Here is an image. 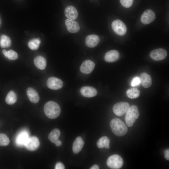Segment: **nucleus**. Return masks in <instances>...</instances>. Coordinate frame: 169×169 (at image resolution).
Here are the masks:
<instances>
[{
    "label": "nucleus",
    "mask_w": 169,
    "mask_h": 169,
    "mask_svg": "<svg viewBox=\"0 0 169 169\" xmlns=\"http://www.w3.org/2000/svg\"><path fill=\"white\" fill-rule=\"evenodd\" d=\"M99 166L97 165H94L90 168V169H99Z\"/></svg>",
    "instance_id": "f704fd0d"
},
{
    "label": "nucleus",
    "mask_w": 169,
    "mask_h": 169,
    "mask_svg": "<svg viewBox=\"0 0 169 169\" xmlns=\"http://www.w3.org/2000/svg\"><path fill=\"white\" fill-rule=\"evenodd\" d=\"M111 27L113 31L119 35L123 36L126 33V27L125 24L120 20L116 19L113 21Z\"/></svg>",
    "instance_id": "39448f33"
},
{
    "label": "nucleus",
    "mask_w": 169,
    "mask_h": 169,
    "mask_svg": "<svg viewBox=\"0 0 169 169\" xmlns=\"http://www.w3.org/2000/svg\"><path fill=\"white\" fill-rule=\"evenodd\" d=\"M120 57L119 52L116 50H112L107 52L105 54V61L108 62H113L117 61Z\"/></svg>",
    "instance_id": "dca6fc26"
},
{
    "label": "nucleus",
    "mask_w": 169,
    "mask_h": 169,
    "mask_svg": "<svg viewBox=\"0 0 169 169\" xmlns=\"http://www.w3.org/2000/svg\"><path fill=\"white\" fill-rule=\"evenodd\" d=\"M39 144V141L38 138L34 136L28 138L24 146L27 150L33 151L38 149Z\"/></svg>",
    "instance_id": "6e6552de"
},
{
    "label": "nucleus",
    "mask_w": 169,
    "mask_h": 169,
    "mask_svg": "<svg viewBox=\"0 0 169 169\" xmlns=\"http://www.w3.org/2000/svg\"><path fill=\"white\" fill-rule=\"evenodd\" d=\"M60 134L59 130L57 128L55 129L50 133L48 136V138L51 142L55 143L59 140V138Z\"/></svg>",
    "instance_id": "b1692460"
},
{
    "label": "nucleus",
    "mask_w": 169,
    "mask_h": 169,
    "mask_svg": "<svg viewBox=\"0 0 169 169\" xmlns=\"http://www.w3.org/2000/svg\"><path fill=\"white\" fill-rule=\"evenodd\" d=\"M11 44V41L8 36L3 34L1 38L0 45L3 48H6L10 47Z\"/></svg>",
    "instance_id": "a878e982"
},
{
    "label": "nucleus",
    "mask_w": 169,
    "mask_h": 169,
    "mask_svg": "<svg viewBox=\"0 0 169 169\" xmlns=\"http://www.w3.org/2000/svg\"><path fill=\"white\" fill-rule=\"evenodd\" d=\"M93 62L90 60H87L83 62L80 68V71L84 74H89L93 70L95 67Z\"/></svg>",
    "instance_id": "9b49d317"
},
{
    "label": "nucleus",
    "mask_w": 169,
    "mask_h": 169,
    "mask_svg": "<svg viewBox=\"0 0 169 169\" xmlns=\"http://www.w3.org/2000/svg\"><path fill=\"white\" fill-rule=\"evenodd\" d=\"M156 15L152 10L148 9L145 11L142 14L141 20L144 24H148L152 22L155 19Z\"/></svg>",
    "instance_id": "1a4fd4ad"
},
{
    "label": "nucleus",
    "mask_w": 169,
    "mask_h": 169,
    "mask_svg": "<svg viewBox=\"0 0 169 169\" xmlns=\"http://www.w3.org/2000/svg\"><path fill=\"white\" fill-rule=\"evenodd\" d=\"M64 14L67 18L71 20L76 19L78 15L76 9L72 6H69L66 8L64 10Z\"/></svg>",
    "instance_id": "f3484780"
},
{
    "label": "nucleus",
    "mask_w": 169,
    "mask_h": 169,
    "mask_svg": "<svg viewBox=\"0 0 169 169\" xmlns=\"http://www.w3.org/2000/svg\"><path fill=\"white\" fill-rule=\"evenodd\" d=\"M6 57L10 60H14L18 59V55L15 51L12 50H10L7 51Z\"/></svg>",
    "instance_id": "c85d7f7f"
},
{
    "label": "nucleus",
    "mask_w": 169,
    "mask_h": 169,
    "mask_svg": "<svg viewBox=\"0 0 169 169\" xmlns=\"http://www.w3.org/2000/svg\"><path fill=\"white\" fill-rule=\"evenodd\" d=\"M110 140L106 136H103L100 138L97 142V147L100 148L104 147L107 149L110 148Z\"/></svg>",
    "instance_id": "4be33fe9"
},
{
    "label": "nucleus",
    "mask_w": 169,
    "mask_h": 169,
    "mask_svg": "<svg viewBox=\"0 0 169 169\" xmlns=\"http://www.w3.org/2000/svg\"><path fill=\"white\" fill-rule=\"evenodd\" d=\"M55 144L56 146H59L62 145V142L59 140L58 141H56Z\"/></svg>",
    "instance_id": "72a5a7b5"
},
{
    "label": "nucleus",
    "mask_w": 169,
    "mask_h": 169,
    "mask_svg": "<svg viewBox=\"0 0 169 169\" xmlns=\"http://www.w3.org/2000/svg\"><path fill=\"white\" fill-rule=\"evenodd\" d=\"M44 111L46 116L49 118L54 119L59 115L61 109L59 105L56 102L50 101L44 105Z\"/></svg>",
    "instance_id": "f257e3e1"
},
{
    "label": "nucleus",
    "mask_w": 169,
    "mask_h": 169,
    "mask_svg": "<svg viewBox=\"0 0 169 169\" xmlns=\"http://www.w3.org/2000/svg\"><path fill=\"white\" fill-rule=\"evenodd\" d=\"M34 63L36 67L40 70L44 69L47 65L46 59L44 57L40 55L34 58Z\"/></svg>",
    "instance_id": "412c9836"
},
{
    "label": "nucleus",
    "mask_w": 169,
    "mask_h": 169,
    "mask_svg": "<svg viewBox=\"0 0 169 169\" xmlns=\"http://www.w3.org/2000/svg\"><path fill=\"white\" fill-rule=\"evenodd\" d=\"M47 84L49 88L54 90L60 89L63 85V82L60 79L54 77L49 78Z\"/></svg>",
    "instance_id": "9d476101"
},
{
    "label": "nucleus",
    "mask_w": 169,
    "mask_h": 169,
    "mask_svg": "<svg viewBox=\"0 0 169 169\" xmlns=\"http://www.w3.org/2000/svg\"><path fill=\"white\" fill-rule=\"evenodd\" d=\"M150 58L155 61H161L165 59L167 55L166 51L162 48H159L151 51L150 53Z\"/></svg>",
    "instance_id": "0eeeda50"
},
{
    "label": "nucleus",
    "mask_w": 169,
    "mask_h": 169,
    "mask_svg": "<svg viewBox=\"0 0 169 169\" xmlns=\"http://www.w3.org/2000/svg\"><path fill=\"white\" fill-rule=\"evenodd\" d=\"M165 158L168 160H169V150L167 149L164 151Z\"/></svg>",
    "instance_id": "473e14b6"
},
{
    "label": "nucleus",
    "mask_w": 169,
    "mask_h": 169,
    "mask_svg": "<svg viewBox=\"0 0 169 169\" xmlns=\"http://www.w3.org/2000/svg\"><path fill=\"white\" fill-rule=\"evenodd\" d=\"M10 143V140L7 135L4 134L0 133V146H5Z\"/></svg>",
    "instance_id": "cd10ccee"
},
{
    "label": "nucleus",
    "mask_w": 169,
    "mask_h": 169,
    "mask_svg": "<svg viewBox=\"0 0 169 169\" xmlns=\"http://www.w3.org/2000/svg\"><path fill=\"white\" fill-rule=\"evenodd\" d=\"M106 164L107 166L111 169H120L123 166V161L120 155L114 154L108 158Z\"/></svg>",
    "instance_id": "20e7f679"
},
{
    "label": "nucleus",
    "mask_w": 169,
    "mask_h": 169,
    "mask_svg": "<svg viewBox=\"0 0 169 169\" xmlns=\"http://www.w3.org/2000/svg\"><path fill=\"white\" fill-rule=\"evenodd\" d=\"M84 144V142L81 137H76L73 144L72 150L74 153L76 154L79 153L82 149Z\"/></svg>",
    "instance_id": "6ab92c4d"
},
{
    "label": "nucleus",
    "mask_w": 169,
    "mask_h": 169,
    "mask_svg": "<svg viewBox=\"0 0 169 169\" xmlns=\"http://www.w3.org/2000/svg\"><path fill=\"white\" fill-rule=\"evenodd\" d=\"M28 138V133L26 131L24 130L21 131L16 138V144L19 146H24Z\"/></svg>",
    "instance_id": "2eb2a0df"
},
{
    "label": "nucleus",
    "mask_w": 169,
    "mask_h": 169,
    "mask_svg": "<svg viewBox=\"0 0 169 169\" xmlns=\"http://www.w3.org/2000/svg\"><path fill=\"white\" fill-rule=\"evenodd\" d=\"M140 80L139 77L136 76L134 77L132 79L131 83V85L134 87L139 85L140 84Z\"/></svg>",
    "instance_id": "7c9ffc66"
},
{
    "label": "nucleus",
    "mask_w": 169,
    "mask_h": 169,
    "mask_svg": "<svg viewBox=\"0 0 169 169\" xmlns=\"http://www.w3.org/2000/svg\"><path fill=\"white\" fill-rule=\"evenodd\" d=\"M130 107L129 103L125 102H121L114 105L113 107V110L116 115L121 116L126 113Z\"/></svg>",
    "instance_id": "423d86ee"
},
{
    "label": "nucleus",
    "mask_w": 169,
    "mask_h": 169,
    "mask_svg": "<svg viewBox=\"0 0 169 169\" xmlns=\"http://www.w3.org/2000/svg\"><path fill=\"white\" fill-rule=\"evenodd\" d=\"M17 96L15 92L13 91H10L7 94L5 99L6 102L8 104L12 105L17 101Z\"/></svg>",
    "instance_id": "5701e85b"
},
{
    "label": "nucleus",
    "mask_w": 169,
    "mask_h": 169,
    "mask_svg": "<svg viewBox=\"0 0 169 169\" xmlns=\"http://www.w3.org/2000/svg\"><path fill=\"white\" fill-rule=\"evenodd\" d=\"M65 23L67 29L69 32L75 33L79 31L80 27L77 22L67 19L65 20Z\"/></svg>",
    "instance_id": "f8f14e48"
},
{
    "label": "nucleus",
    "mask_w": 169,
    "mask_h": 169,
    "mask_svg": "<svg viewBox=\"0 0 169 169\" xmlns=\"http://www.w3.org/2000/svg\"><path fill=\"white\" fill-rule=\"evenodd\" d=\"M100 40V38L98 35L90 34L86 37L85 44L89 47L94 48L97 45Z\"/></svg>",
    "instance_id": "a211bd4d"
},
{
    "label": "nucleus",
    "mask_w": 169,
    "mask_h": 169,
    "mask_svg": "<svg viewBox=\"0 0 169 169\" xmlns=\"http://www.w3.org/2000/svg\"><path fill=\"white\" fill-rule=\"evenodd\" d=\"M40 43L41 40L39 38H34L29 42L28 47L32 50H37L38 48Z\"/></svg>",
    "instance_id": "bb28decb"
},
{
    "label": "nucleus",
    "mask_w": 169,
    "mask_h": 169,
    "mask_svg": "<svg viewBox=\"0 0 169 169\" xmlns=\"http://www.w3.org/2000/svg\"><path fill=\"white\" fill-rule=\"evenodd\" d=\"M125 113V120L126 125L128 127H131L139 116L138 108L135 105H132Z\"/></svg>",
    "instance_id": "7ed1b4c3"
},
{
    "label": "nucleus",
    "mask_w": 169,
    "mask_h": 169,
    "mask_svg": "<svg viewBox=\"0 0 169 169\" xmlns=\"http://www.w3.org/2000/svg\"><path fill=\"white\" fill-rule=\"evenodd\" d=\"M121 5L125 8H129L133 4L134 0H120Z\"/></svg>",
    "instance_id": "c756f323"
},
{
    "label": "nucleus",
    "mask_w": 169,
    "mask_h": 169,
    "mask_svg": "<svg viewBox=\"0 0 169 169\" xmlns=\"http://www.w3.org/2000/svg\"><path fill=\"white\" fill-rule=\"evenodd\" d=\"M27 94L29 100L31 102L36 103L39 101V98L38 94L33 88H28L27 90Z\"/></svg>",
    "instance_id": "aec40b11"
},
{
    "label": "nucleus",
    "mask_w": 169,
    "mask_h": 169,
    "mask_svg": "<svg viewBox=\"0 0 169 169\" xmlns=\"http://www.w3.org/2000/svg\"><path fill=\"white\" fill-rule=\"evenodd\" d=\"M55 169H64L65 167L64 164L61 162H57L55 166Z\"/></svg>",
    "instance_id": "2f4dec72"
},
{
    "label": "nucleus",
    "mask_w": 169,
    "mask_h": 169,
    "mask_svg": "<svg viewBox=\"0 0 169 169\" xmlns=\"http://www.w3.org/2000/svg\"><path fill=\"white\" fill-rule=\"evenodd\" d=\"M80 92L83 96L88 98L94 97L97 94V91L95 88L89 86L82 87L80 90Z\"/></svg>",
    "instance_id": "4468645a"
},
{
    "label": "nucleus",
    "mask_w": 169,
    "mask_h": 169,
    "mask_svg": "<svg viewBox=\"0 0 169 169\" xmlns=\"http://www.w3.org/2000/svg\"><path fill=\"white\" fill-rule=\"evenodd\" d=\"M140 83L144 88L150 87L152 83V80L150 75L145 72L141 73L139 77Z\"/></svg>",
    "instance_id": "ddd939ff"
},
{
    "label": "nucleus",
    "mask_w": 169,
    "mask_h": 169,
    "mask_svg": "<svg viewBox=\"0 0 169 169\" xmlns=\"http://www.w3.org/2000/svg\"><path fill=\"white\" fill-rule=\"evenodd\" d=\"M110 125L112 132L117 136H123L127 132V126L119 119L114 118L112 120L110 123Z\"/></svg>",
    "instance_id": "f03ea898"
},
{
    "label": "nucleus",
    "mask_w": 169,
    "mask_h": 169,
    "mask_svg": "<svg viewBox=\"0 0 169 169\" xmlns=\"http://www.w3.org/2000/svg\"><path fill=\"white\" fill-rule=\"evenodd\" d=\"M127 97L131 99L138 98L140 95V91L137 89L133 88L128 89L126 92Z\"/></svg>",
    "instance_id": "393cba45"
},
{
    "label": "nucleus",
    "mask_w": 169,
    "mask_h": 169,
    "mask_svg": "<svg viewBox=\"0 0 169 169\" xmlns=\"http://www.w3.org/2000/svg\"><path fill=\"white\" fill-rule=\"evenodd\" d=\"M2 52L4 55L6 57L7 54V51L5 49H3L2 51Z\"/></svg>",
    "instance_id": "c9c22d12"
}]
</instances>
